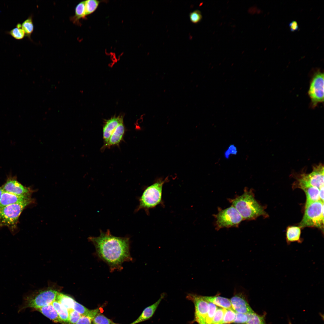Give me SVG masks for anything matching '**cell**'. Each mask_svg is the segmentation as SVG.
<instances>
[{
    "label": "cell",
    "mask_w": 324,
    "mask_h": 324,
    "mask_svg": "<svg viewBox=\"0 0 324 324\" xmlns=\"http://www.w3.org/2000/svg\"><path fill=\"white\" fill-rule=\"evenodd\" d=\"M100 231L98 236L88 238L95 247L96 255L108 265L110 272L121 270L123 262L133 260L130 253L129 238L114 236L109 230L106 232Z\"/></svg>",
    "instance_id": "cell-1"
},
{
    "label": "cell",
    "mask_w": 324,
    "mask_h": 324,
    "mask_svg": "<svg viewBox=\"0 0 324 324\" xmlns=\"http://www.w3.org/2000/svg\"><path fill=\"white\" fill-rule=\"evenodd\" d=\"M230 200L232 206L236 209L244 220H253L266 214L262 207L250 190H245L242 195Z\"/></svg>",
    "instance_id": "cell-2"
},
{
    "label": "cell",
    "mask_w": 324,
    "mask_h": 324,
    "mask_svg": "<svg viewBox=\"0 0 324 324\" xmlns=\"http://www.w3.org/2000/svg\"><path fill=\"white\" fill-rule=\"evenodd\" d=\"M34 202L31 197L0 209V227H8L12 231L16 228L19 218L25 208Z\"/></svg>",
    "instance_id": "cell-3"
},
{
    "label": "cell",
    "mask_w": 324,
    "mask_h": 324,
    "mask_svg": "<svg viewBox=\"0 0 324 324\" xmlns=\"http://www.w3.org/2000/svg\"><path fill=\"white\" fill-rule=\"evenodd\" d=\"M59 292L57 288L53 286L36 290L26 297L22 309L28 308L36 310L51 304Z\"/></svg>",
    "instance_id": "cell-4"
},
{
    "label": "cell",
    "mask_w": 324,
    "mask_h": 324,
    "mask_svg": "<svg viewBox=\"0 0 324 324\" xmlns=\"http://www.w3.org/2000/svg\"><path fill=\"white\" fill-rule=\"evenodd\" d=\"M324 202L321 200L306 203L304 214L299 227H316L323 231Z\"/></svg>",
    "instance_id": "cell-5"
},
{
    "label": "cell",
    "mask_w": 324,
    "mask_h": 324,
    "mask_svg": "<svg viewBox=\"0 0 324 324\" xmlns=\"http://www.w3.org/2000/svg\"><path fill=\"white\" fill-rule=\"evenodd\" d=\"M160 180L148 187L139 199V204L136 211L144 209L147 211L161 202L163 186L166 181Z\"/></svg>",
    "instance_id": "cell-6"
},
{
    "label": "cell",
    "mask_w": 324,
    "mask_h": 324,
    "mask_svg": "<svg viewBox=\"0 0 324 324\" xmlns=\"http://www.w3.org/2000/svg\"><path fill=\"white\" fill-rule=\"evenodd\" d=\"M324 82L323 73L319 70L315 71L311 79L308 92L312 108L324 102Z\"/></svg>",
    "instance_id": "cell-7"
},
{
    "label": "cell",
    "mask_w": 324,
    "mask_h": 324,
    "mask_svg": "<svg viewBox=\"0 0 324 324\" xmlns=\"http://www.w3.org/2000/svg\"><path fill=\"white\" fill-rule=\"evenodd\" d=\"M324 166L321 163L314 166L312 172L309 174H301L297 178L296 184L301 188L309 186L316 187L319 189L324 186Z\"/></svg>",
    "instance_id": "cell-8"
},
{
    "label": "cell",
    "mask_w": 324,
    "mask_h": 324,
    "mask_svg": "<svg viewBox=\"0 0 324 324\" xmlns=\"http://www.w3.org/2000/svg\"><path fill=\"white\" fill-rule=\"evenodd\" d=\"M215 217L216 227L218 229L237 226L244 220L239 213L232 206L220 210Z\"/></svg>",
    "instance_id": "cell-9"
},
{
    "label": "cell",
    "mask_w": 324,
    "mask_h": 324,
    "mask_svg": "<svg viewBox=\"0 0 324 324\" xmlns=\"http://www.w3.org/2000/svg\"><path fill=\"white\" fill-rule=\"evenodd\" d=\"M186 298L192 301L194 306V318L192 323L205 324L209 309L208 302L204 299L203 296L195 294L188 293Z\"/></svg>",
    "instance_id": "cell-10"
},
{
    "label": "cell",
    "mask_w": 324,
    "mask_h": 324,
    "mask_svg": "<svg viewBox=\"0 0 324 324\" xmlns=\"http://www.w3.org/2000/svg\"><path fill=\"white\" fill-rule=\"evenodd\" d=\"M1 187L3 192L26 196H31L34 192L30 188L24 186L18 182L16 177L11 176L8 177Z\"/></svg>",
    "instance_id": "cell-11"
},
{
    "label": "cell",
    "mask_w": 324,
    "mask_h": 324,
    "mask_svg": "<svg viewBox=\"0 0 324 324\" xmlns=\"http://www.w3.org/2000/svg\"><path fill=\"white\" fill-rule=\"evenodd\" d=\"M230 301L236 312L246 314L254 311L249 304L245 296L242 292L236 293Z\"/></svg>",
    "instance_id": "cell-12"
},
{
    "label": "cell",
    "mask_w": 324,
    "mask_h": 324,
    "mask_svg": "<svg viewBox=\"0 0 324 324\" xmlns=\"http://www.w3.org/2000/svg\"><path fill=\"white\" fill-rule=\"evenodd\" d=\"M123 122V117L119 116L111 118L106 121L103 130V138L105 144L107 143L111 135L117 127Z\"/></svg>",
    "instance_id": "cell-13"
},
{
    "label": "cell",
    "mask_w": 324,
    "mask_h": 324,
    "mask_svg": "<svg viewBox=\"0 0 324 324\" xmlns=\"http://www.w3.org/2000/svg\"><path fill=\"white\" fill-rule=\"evenodd\" d=\"M165 295L164 293H162L159 299L156 302L146 308L137 319L130 324H136L148 320L151 318Z\"/></svg>",
    "instance_id": "cell-14"
},
{
    "label": "cell",
    "mask_w": 324,
    "mask_h": 324,
    "mask_svg": "<svg viewBox=\"0 0 324 324\" xmlns=\"http://www.w3.org/2000/svg\"><path fill=\"white\" fill-rule=\"evenodd\" d=\"M31 197L3 192L0 200V209L9 205L23 202Z\"/></svg>",
    "instance_id": "cell-15"
},
{
    "label": "cell",
    "mask_w": 324,
    "mask_h": 324,
    "mask_svg": "<svg viewBox=\"0 0 324 324\" xmlns=\"http://www.w3.org/2000/svg\"><path fill=\"white\" fill-rule=\"evenodd\" d=\"M125 132L123 122L120 123L111 135L108 141L104 146L109 147L115 145H118L122 140Z\"/></svg>",
    "instance_id": "cell-16"
},
{
    "label": "cell",
    "mask_w": 324,
    "mask_h": 324,
    "mask_svg": "<svg viewBox=\"0 0 324 324\" xmlns=\"http://www.w3.org/2000/svg\"><path fill=\"white\" fill-rule=\"evenodd\" d=\"M203 296L204 299L208 302L212 303L216 306L226 309L234 310L229 299L219 296Z\"/></svg>",
    "instance_id": "cell-17"
},
{
    "label": "cell",
    "mask_w": 324,
    "mask_h": 324,
    "mask_svg": "<svg viewBox=\"0 0 324 324\" xmlns=\"http://www.w3.org/2000/svg\"><path fill=\"white\" fill-rule=\"evenodd\" d=\"M40 312L43 315L53 322L63 324L58 314L52 304L44 306L35 310Z\"/></svg>",
    "instance_id": "cell-18"
},
{
    "label": "cell",
    "mask_w": 324,
    "mask_h": 324,
    "mask_svg": "<svg viewBox=\"0 0 324 324\" xmlns=\"http://www.w3.org/2000/svg\"><path fill=\"white\" fill-rule=\"evenodd\" d=\"M301 230L300 227L291 226L286 230V239L287 244L292 242H296L301 243L302 240L301 238Z\"/></svg>",
    "instance_id": "cell-19"
},
{
    "label": "cell",
    "mask_w": 324,
    "mask_h": 324,
    "mask_svg": "<svg viewBox=\"0 0 324 324\" xmlns=\"http://www.w3.org/2000/svg\"><path fill=\"white\" fill-rule=\"evenodd\" d=\"M305 193L306 196V203L320 200L319 189L316 187L309 186L301 188Z\"/></svg>",
    "instance_id": "cell-20"
},
{
    "label": "cell",
    "mask_w": 324,
    "mask_h": 324,
    "mask_svg": "<svg viewBox=\"0 0 324 324\" xmlns=\"http://www.w3.org/2000/svg\"><path fill=\"white\" fill-rule=\"evenodd\" d=\"M62 306L70 311L74 309L75 300L69 296L59 292L56 297V300Z\"/></svg>",
    "instance_id": "cell-21"
},
{
    "label": "cell",
    "mask_w": 324,
    "mask_h": 324,
    "mask_svg": "<svg viewBox=\"0 0 324 324\" xmlns=\"http://www.w3.org/2000/svg\"><path fill=\"white\" fill-rule=\"evenodd\" d=\"M52 304L57 311L63 324H69V311L68 310L56 300L54 301Z\"/></svg>",
    "instance_id": "cell-22"
},
{
    "label": "cell",
    "mask_w": 324,
    "mask_h": 324,
    "mask_svg": "<svg viewBox=\"0 0 324 324\" xmlns=\"http://www.w3.org/2000/svg\"><path fill=\"white\" fill-rule=\"evenodd\" d=\"M74 309L81 315L88 316L93 319L99 313V308L94 310L89 309L75 300Z\"/></svg>",
    "instance_id": "cell-23"
},
{
    "label": "cell",
    "mask_w": 324,
    "mask_h": 324,
    "mask_svg": "<svg viewBox=\"0 0 324 324\" xmlns=\"http://www.w3.org/2000/svg\"><path fill=\"white\" fill-rule=\"evenodd\" d=\"M85 1L80 2L75 9V15L70 17V20L74 24H79V20L86 16Z\"/></svg>",
    "instance_id": "cell-24"
},
{
    "label": "cell",
    "mask_w": 324,
    "mask_h": 324,
    "mask_svg": "<svg viewBox=\"0 0 324 324\" xmlns=\"http://www.w3.org/2000/svg\"><path fill=\"white\" fill-rule=\"evenodd\" d=\"M248 320L246 324H266V314L259 315L254 311L246 314Z\"/></svg>",
    "instance_id": "cell-25"
},
{
    "label": "cell",
    "mask_w": 324,
    "mask_h": 324,
    "mask_svg": "<svg viewBox=\"0 0 324 324\" xmlns=\"http://www.w3.org/2000/svg\"><path fill=\"white\" fill-rule=\"evenodd\" d=\"M21 25V28L24 31L25 35L30 38L34 28L32 17H29Z\"/></svg>",
    "instance_id": "cell-26"
},
{
    "label": "cell",
    "mask_w": 324,
    "mask_h": 324,
    "mask_svg": "<svg viewBox=\"0 0 324 324\" xmlns=\"http://www.w3.org/2000/svg\"><path fill=\"white\" fill-rule=\"evenodd\" d=\"M86 16L90 14L97 9L99 2L96 0H87L85 1Z\"/></svg>",
    "instance_id": "cell-27"
},
{
    "label": "cell",
    "mask_w": 324,
    "mask_h": 324,
    "mask_svg": "<svg viewBox=\"0 0 324 324\" xmlns=\"http://www.w3.org/2000/svg\"><path fill=\"white\" fill-rule=\"evenodd\" d=\"M236 316V312L231 309H226L223 319L219 324H228L233 323Z\"/></svg>",
    "instance_id": "cell-28"
},
{
    "label": "cell",
    "mask_w": 324,
    "mask_h": 324,
    "mask_svg": "<svg viewBox=\"0 0 324 324\" xmlns=\"http://www.w3.org/2000/svg\"><path fill=\"white\" fill-rule=\"evenodd\" d=\"M112 321L103 314L99 313L93 319L92 324H112Z\"/></svg>",
    "instance_id": "cell-29"
},
{
    "label": "cell",
    "mask_w": 324,
    "mask_h": 324,
    "mask_svg": "<svg viewBox=\"0 0 324 324\" xmlns=\"http://www.w3.org/2000/svg\"><path fill=\"white\" fill-rule=\"evenodd\" d=\"M209 309L206 316L205 324H212L214 316L218 307L214 304L208 302Z\"/></svg>",
    "instance_id": "cell-30"
},
{
    "label": "cell",
    "mask_w": 324,
    "mask_h": 324,
    "mask_svg": "<svg viewBox=\"0 0 324 324\" xmlns=\"http://www.w3.org/2000/svg\"><path fill=\"white\" fill-rule=\"evenodd\" d=\"M226 309L217 308L214 316L212 324H219L223 320Z\"/></svg>",
    "instance_id": "cell-31"
},
{
    "label": "cell",
    "mask_w": 324,
    "mask_h": 324,
    "mask_svg": "<svg viewBox=\"0 0 324 324\" xmlns=\"http://www.w3.org/2000/svg\"><path fill=\"white\" fill-rule=\"evenodd\" d=\"M9 34L17 40L22 39L25 35V32L22 28L17 27L11 30L9 32Z\"/></svg>",
    "instance_id": "cell-32"
},
{
    "label": "cell",
    "mask_w": 324,
    "mask_h": 324,
    "mask_svg": "<svg viewBox=\"0 0 324 324\" xmlns=\"http://www.w3.org/2000/svg\"><path fill=\"white\" fill-rule=\"evenodd\" d=\"M190 21L193 23L196 24L200 22L202 18L201 12L196 10L191 12L189 14Z\"/></svg>",
    "instance_id": "cell-33"
},
{
    "label": "cell",
    "mask_w": 324,
    "mask_h": 324,
    "mask_svg": "<svg viewBox=\"0 0 324 324\" xmlns=\"http://www.w3.org/2000/svg\"><path fill=\"white\" fill-rule=\"evenodd\" d=\"M69 324H76L81 315L74 309L69 311Z\"/></svg>",
    "instance_id": "cell-34"
},
{
    "label": "cell",
    "mask_w": 324,
    "mask_h": 324,
    "mask_svg": "<svg viewBox=\"0 0 324 324\" xmlns=\"http://www.w3.org/2000/svg\"><path fill=\"white\" fill-rule=\"evenodd\" d=\"M247 320L246 314L236 312V316L233 323L237 324H246Z\"/></svg>",
    "instance_id": "cell-35"
},
{
    "label": "cell",
    "mask_w": 324,
    "mask_h": 324,
    "mask_svg": "<svg viewBox=\"0 0 324 324\" xmlns=\"http://www.w3.org/2000/svg\"><path fill=\"white\" fill-rule=\"evenodd\" d=\"M238 151L236 146L234 145H230L224 153V156L226 159H228L231 154H237Z\"/></svg>",
    "instance_id": "cell-36"
},
{
    "label": "cell",
    "mask_w": 324,
    "mask_h": 324,
    "mask_svg": "<svg viewBox=\"0 0 324 324\" xmlns=\"http://www.w3.org/2000/svg\"><path fill=\"white\" fill-rule=\"evenodd\" d=\"M92 319L89 316L81 315L76 324H92Z\"/></svg>",
    "instance_id": "cell-37"
},
{
    "label": "cell",
    "mask_w": 324,
    "mask_h": 324,
    "mask_svg": "<svg viewBox=\"0 0 324 324\" xmlns=\"http://www.w3.org/2000/svg\"><path fill=\"white\" fill-rule=\"evenodd\" d=\"M290 31L292 32H294L298 30V26L297 22L295 21H293L290 22L289 24Z\"/></svg>",
    "instance_id": "cell-38"
},
{
    "label": "cell",
    "mask_w": 324,
    "mask_h": 324,
    "mask_svg": "<svg viewBox=\"0 0 324 324\" xmlns=\"http://www.w3.org/2000/svg\"><path fill=\"white\" fill-rule=\"evenodd\" d=\"M319 189V196L320 200L324 202V186L322 187Z\"/></svg>",
    "instance_id": "cell-39"
},
{
    "label": "cell",
    "mask_w": 324,
    "mask_h": 324,
    "mask_svg": "<svg viewBox=\"0 0 324 324\" xmlns=\"http://www.w3.org/2000/svg\"><path fill=\"white\" fill-rule=\"evenodd\" d=\"M3 191L1 187H0V200Z\"/></svg>",
    "instance_id": "cell-40"
},
{
    "label": "cell",
    "mask_w": 324,
    "mask_h": 324,
    "mask_svg": "<svg viewBox=\"0 0 324 324\" xmlns=\"http://www.w3.org/2000/svg\"><path fill=\"white\" fill-rule=\"evenodd\" d=\"M21 27H22V25L21 24L18 23V24H17L16 26V27L18 28H21Z\"/></svg>",
    "instance_id": "cell-41"
},
{
    "label": "cell",
    "mask_w": 324,
    "mask_h": 324,
    "mask_svg": "<svg viewBox=\"0 0 324 324\" xmlns=\"http://www.w3.org/2000/svg\"><path fill=\"white\" fill-rule=\"evenodd\" d=\"M112 324H117V323H115L113 322V323Z\"/></svg>",
    "instance_id": "cell-42"
},
{
    "label": "cell",
    "mask_w": 324,
    "mask_h": 324,
    "mask_svg": "<svg viewBox=\"0 0 324 324\" xmlns=\"http://www.w3.org/2000/svg\"><path fill=\"white\" fill-rule=\"evenodd\" d=\"M289 324H292V323H291V322H289Z\"/></svg>",
    "instance_id": "cell-43"
}]
</instances>
